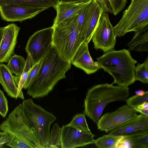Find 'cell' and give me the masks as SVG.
<instances>
[{
	"label": "cell",
	"instance_id": "27",
	"mask_svg": "<svg viewBox=\"0 0 148 148\" xmlns=\"http://www.w3.org/2000/svg\"><path fill=\"white\" fill-rule=\"evenodd\" d=\"M61 127L57 123L53 125L50 132L48 148H61L60 134Z\"/></svg>",
	"mask_w": 148,
	"mask_h": 148
},
{
	"label": "cell",
	"instance_id": "8",
	"mask_svg": "<svg viewBox=\"0 0 148 148\" xmlns=\"http://www.w3.org/2000/svg\"><path fill=\"white\" fill-rule=\"evenodd\" d=\"M116 37L114 27L110 21L108 15L103 11L92 38L94 48L104 53L114 50Z\"/></svg>",
	"mask_w": 148,
	"mask_h": 148
},
{
	"label": "cell",
	"instance_id": "29",
	"mask_svg": "<svg viewBox=\"0 0 148 148\" xmlns=\"http://www.w3.org/2000/svg\"><path fill=\"white\" fill-rule=\"evenodd\" d=\"M42 61V59L34 65L32 66L24 86L23 88L25 89H27L31 82L37 75L40 70Z\"/></svg>",
	"mask_w": 148,
	"mask_h": 148
},
{
	"label": "cell",
	"instance_id": "14",
	"mask_svg": "<svg viewBox=\"0 0 148 148\" xmlns=\"http://www.w3.org/2000/svg\"><path fill=\"white\" fill-rule=\"evenodd\" d=\"M0 44V63L7 62L14 53L20 27L14 23L2 27Z\"/></svg>",
	"mask_w": 148,
	"mask_h": 148
},
{
	"label": "cell",
	"instance_id": "9",
	"mask_svg": "<svg viewBox=\"0 0 148 148\" xmlns=\"http://www.w3.org/2000/svg\"><path fill=\"white\" fill-rule=\"evenodd\" d=\"M53 31L51 26L35 32L29 38L25 50L31 58L32 66L42 59L49 51Z\"/></svg>",
	"mask_w": 148,
	"mask_h": 148
},
{
	"label": "cell",
	"instance_id": "26",
	"mask_svg": "<svg viewBox=\"0 0 148 148\" xmlns=\"http://www.w3.org/2000/svg\"><path fill=\"white\" fill-rule=\"evenodd\" d=\"M135 77L136 80L147 84L148 83V57L144 62L140 64L138 63L135 66Z\"/></svg>",
	"mask_w": 148,
	"mask_h": 148
},
{
	"label": "cell",
	"instance_id": "30",
	"mask_svg": "<svg viewBox=\"0 0 148 148\" xmlns=\"http://www.w3.org/2000/svg\"><path fill=\"white\" fill-rule=\"evenodd\" d=\"M8 102L3 91L0 89V114L5 118L8 112Z\"/></svg>",
	"mask_w": 148,
	"mask_h": 148
},
{
	"label": "cell",
	"instance_id": "1",
	"mask_svg": "<svg viewBox=\"0 0 148 148\" xmlns=\"http://www.w3.org/2000/svg\"><path fill=\"white\" fill-rule=\"evenodd\" d=\"M71 64L61 58L51 46L42 58L38 72L27 88V94L33 98L47 95L58 81L66 77L65 74Z\"/></svg>",
	"mask_w": 148,
	"mask_h": 148
},
{
	"label": "cell",
	"instance_id": "3",
	"mask_svg": "<svg viewBox=\"0 0 148 148\" xmlns=\"http://www.w3.org/2000/svg\"><path fill=\"white\" fill-rule=\"evenodd\" d=\"M97 62L100 69L113 77L112 84L128 87L135 82V65L137 61L133 58L129 50L124 49L108 51L97 58Z\"/></svg>",
	"mask_w": 148,
	"mask_h": 148
},
{
	"label": "cell",
	"instance_id": "37",
	"mask_svg": "<svg viewBox=\"0 0 148 148\" xmlns=\"http://www.w3.org/2000/svg\"><path fill=\"white\" fill-rule=\"evenodd\" d=\"M3 33V28L2 27H0V44L2 36Z\"/></svg>",
	"mask_w": 148,
	"mask_h": 148
},
{
	"label": "cell",
	"instance_id": "15",
	"mask_svg": "<svg viewBox=\"0 0 148 148\" xmlns=\"http://www.w3.org/2000/svg\"><path fill=\"white\" fill-rule=\"evenodd\" d=\"M88 43L83 41L80 44L71 61L75 67L89 75L96 72L100 68L97 62L92 59L88 49Z\"/></svg>",
	"mask_w": 148,
	"mask_h": 148
},
{
	"label": "cell",
	"instance_id": "18",
	"mask_svg": "<svg viewBox=\"0 0 148 148\" xmlns=\"http://www.w3.org/2000/svg\"><path fill=\"white\" fill-rule=\"evenodd\" d=\"M86 3L62 2L59 1L54 8L56 11L57 15L54 20L52 26L76 15Z\"/></svg>",
	"mask_w": 148,
	"mask_h": 148
},
{
	"label": "cell",
	"instance_id": "17",
	"mask_svg": "<svg viewBox=\"0 0 148 148\" xmlns=\"http://www.w3.org/2000/svg\"><path fill=\"white\" fill-rule=\"evenodd\" d=\"M122 136L116 148H148V130Z\"/></svg>",
	"mask_w": 148,
	"mask_h": 148
},
{
	"label": "cell",
	"instance_id": "35",
	"mask_svg": "<svg viewBox=\"0 0 148 148\" xmlns=\"http://www.w3.org/2000/svg\"><path fill=\"white\" fill-rule=\"evenodd\" d=\"M137 112H138L141 114L148 116V110L143 109H139L136 108H134Z\"/></svg>",
	"mask_w": 148,
	"mask_h": 148
},
{
	"label": "cell",
	"instance_id": "31",
	"mask_svg": "<svg viewBox=\"0 0 148 148\" xmlns=\"http://www.w3.org/2000/svg\"><path fill=\"white\" fill-rule=\"evenodd\" d=\"M89 1L84 4L78 11L76 14L78 27L79 33L83 24Z\"/></svg>",
	"mask_w": 148,
	"mask_h": 148
},
{
	"label": "cell",
	"instance_id": "7",
	"mask_svg": "<svg viewBox=\"0 0 148 148\" xmlns=\"http://www.w3.org/2000/svg\"><path fill=\"white\" fill-rule=\"evenodd\" d=\"M148 23V0H131L121 19L114 27L116 37L123 36Z\"/></svg>",
	"mask_w": 148,
	"mask_h": 148
},
{
	"label": "cell",
	"instance_id": "38",
	"mask_svg": "<svg viewBox=\"0 0 148 148\" xmlns=\"http://www.w3.org/2000/svg\"><path fill=\"white\" fill-rule=\"evenodd\" d=\"M1 125L0 124V132H1Z\"/></svg>",
	"mask_w": 148,
	"mask_h": 148
},
{
	"label": "cell",
	"instance_id": "10",
	"mask_svg": "<svg viewBox=\"0 0 148 148\" xmlns=\"http://www.w3.org/2000/svg\"><path fill=\"white\" fill-rule=\"evenodd\" d=\"M133 108L124 105L111 112H108L100 118L97 125L99 130L108 132L126 122L140 115Z\"/></svg>",
	"mask_w": 148,
	"mask_h": 148
},
{
	"label": "cell",
	"instance_id": "33",
	"mask_svg": "<svg viewBox=\"0 0 148 148\" xmlns=\"http://www.w3.org/2000/svg\"><path fill=\"white\" fill-rule=\"evenodd\" d=\"M90 0H60V1L62 2L71 3H86Z\"/></svg>",
	"mask_w": 148,
	"mask_h": 148
},
{
	"label": "cell",
	"instance_id": "5",
	"mask_svg": "<svg viewBox=\"0 0 148 148\" xmlns=\"http://www.w3.org/2000/svg\"><path fill=\"white\" fill-rule=\"evenodd\" d=\"M76 14L52 26L53 31L51 46L61 58L70 63L81 43Z\"/></svg>",
	"mask_w": 148,
	"mask_h": 148
},
{
	"label": "cell",
	"instance_id": "19",
	"mask_svg": "<svg viewBox=\"0 0 148 148\" xmlns=\"http://www.w3.org/2000/svg\"><path fill=\"white\" fill-rule=\"evenodd\" d=\"M132 38L127 46L130 50L144 52L148 50V23L136 29Z\"/></svg>",
	"mask_w": 148,
	"mask_h": 148
},
{
	"label": "cell",
	"instance_id": "11",
	"mask_svg": "<svg viewBox=\"0 0 148 148\" xmlns=\"http://www.w3.org/2000/svg\"><path fill=\"white\" fill-rule=\"evenodd\" d=\"M95 135L67 125L61 127L60 146L61 148H74L83 147L94 144Z\"/></svg>",
	"mask_w": 148,
	"mask_h": 148
},
{
	"label": "cell",
	"instance_id": "34",
	"mask_svg": "<svg viewBox=\"0 0 148 148\" xmlns=\"http://www.w3.org/2000/svg\"><path fill=\"white\" fill-rule=\"evenodd\" d=\"M136 108L139 109L148 110V102H145L139 105Z\"/></svg>",
	"mask_w": 148,
	"mask_h": 148
},
{
	"label": "cell",
	"instance_id": "24",
	"mask_svg": "<svg viewBox=\"0 0 148 148\" xmlns=\"http://www.w3.org/2000/svg\"><path fill=\"white\" fill-rule=\"evenodd\" d=\"M32 62L30 56L27 54L26 63L23 72L20 77L18 86V90L16 99L19 98L24 99L22 91L28 77L30 70L32 66Z\"/></svg>",
	"mask_w": 148,
	"mask_h": 148
},
{
	"label": "cell",
	"instance_id": "2",
	"mask_svg": "<svg viewBox=\"0 0 148 148\" xmlns=\"http://www.w3.org/2000/svg\"><path fill=\"white\" fill-rule=\"evenodd\" d=\"M129 95L128 87L115 86L107 83L95 85L86 92L83 113L97 125L108 103L125 101Z\"/></svg>",
	"mask_w": 148,
	"mask_h": 148
},
{
	"label": "cell",
	"instance_id": "21",
	"mask_svg": "<svg viewBox=\"0 0 148 148\" xmlns=\"http://www.w3.org/2000/svg\"><path fill=\"white\" fill-rule=\"evenodd\" d=\"M59 2V0H0V5L14 4L29 8H54Z\"/></svg>",
	"mask_w": 148,
	"mask_h": 148
},
{
	"label": "cell",
	"instance_id": "4",
	"mask_svg": "<svg viewBox=\"0 0 148 148\" xmlns=\"http://www.w3.org/2000/svg\"><path fill=\"white\" fill-rule=\"evenodd\" d=\"M0 125L1 130L8 135L7 145L12 148H43L25 121L21 103Z\"/></svg>",
	"mask_w": 148,
	"mask_h": 148
},
{
	"label": "cell",
	"instance_id": "22",
	"mask_svg": "<svg viewBox=\"0 0 148 148\" xmlns=\"http://www.w3.org/2000/svg\"><path fill=\"white\" fill-rule=\"evenodd\" d=\"M6 66L12 73L15 75L14 81L18 86L25 66L26 60L23 56L15 54L11 56Z\"/></svg>",
	"mask_w": 148,
	"mask_h": 148
},
{
	"label": "cell",
	"instance_id": "6",
	"mask_svg": "<svg viewBox=\"0 0 148 148\" xmlns=\"http://www.w3.org/2000/svg\"><path fill=\"white\" fill-rule=\"evenodd\" d=\"M21 104L24 116L29 127L43 148H48L50 126L56 117L52 113L35 103L31 98L24 100Z\"/></svg>",
	"mask_w": 148,
	"mask_h": 148
},
{
	"label": "cell",
	"instance_id": "32",
	"mask_svg": "<svg viewBox=\"0 0 148 148\" xmlns=\"http://www.w3.org/2000/svg\"><path fill=\"white\" fill-rule=\"evenodd\" d=\"M95 0L99 4L103 11L112 14L111 8L108 0Z\"/></svg>",
	"mask_w": 148,
	"mask_h": 148
},
{
	"label": "cell",
	"instance_id": "12",
	"mask_svg": "<svg viewBox=\"0 0 148 148\" xmlns=\"http://www.w3.org/2000/svg\"><path fill=\"white\" fill-rule=\"evenodd\" d=\"M46 9L29 8L14 4L0 5V15L2 19L8 22H21L32 18Z\"/></svg>",
	"mask_w": 148,
	"mask_h": 148
},
{
	"label": "cell",
	"instance_id": "25",
	"mask_svg": "<svg viewBox=\"0 0 148 148\" xmlns=\"http://www.w3.org/2000/svg\"><path fill=\"white\" fill-rule=\"evenodd\" d=\"M85 115L83 112L75 115L70 123L66 125L85 132L92 133L86 121Z\"/></svg>",
	"mask_w": 148,
	"mask_h": 148
},
{
	"label": "cell",
	"instance_id": "20",
	"mask_svg": "<svg viewBox=\"0 0 148 148\" xmlns=\"http://www.w3.org/2000/svg\"><path fill=\"white\" fill-rule=\"evenodd\" d=\"M0 83L10 97L16 99L18 86L14 79V76L7 67L3 64H0Z\"/></svg>",
	"mask_w": 148,
	"mask_h": 148
},
{
	"label": "cell",
	"instance_id": "28",
	"mask_svg": "<svg viewBox=\"0 0 148 148\" xmlns=\"http://www.w3.org/2000/svg\"><path fill=\"white\" fill-rule=\"evenodd\" d=\"M125 101L127 105L133 108H136L145 102H148V91H146L143 95H136L127 99Z\"/></svg>",
	"mask_w": 148,
	"mask_h": 148
},
{
	"label": "cell",
	"instance_id": "23",
	"mask_svg": "<svg viewBox=\"0 0 148 148\" xmlns=\"http://www.w3.org/2000/svg\"><path fill=\"white\" fill-rule=\"evenodd\" d=\"M122 137L109 134L103 135L95 140L94 144L99 148H116Z\"/></svg>",
	"mask_w": 148,
	"mask_h": 148
},
{
	"label": "cell",
	"instance_id": "36",
	"mask_svg": "<svg viewBox=\"0 0 148 148\" xmlns=\"http://www.w3.org/2000/svg\"><path fill=\"white\" fill-rule=\"evenodd\" d=\"M145 92L143 90H138L135 92V93L136 95L142 96L145 94Z\"/></svg>",
	"mask_w": 148,
	"mask_h": 148
},
{
	"label": "cell",
	"instance_id": "16",
	"mask_svg": "<svg viewBox=\"0 0 148 148\" xmlns=\"http://www.w3.org/2000/svg\"><path fill=\"white\" fill-rule=\"evenodd\" d=\"M148 130V116L142 114L110 131L108 134L124 136Z\"/></svg>",
	"mask_w": 148,
	"mask_h": 148
},
{
	"label": "cell",
	"instance_id": "13",
	"mask_svg": "<svg viewBox=\"0 0 148 148\" xmlns=\"http://www.w3.org/2000/svg\"><path fill=\"white\" fill-rule=\"evenodd\" d=\"M103 10L95 0L88 2L84 20L79 32L81 42L88 43L92 39L99 18Z\"/></svg>",
	"mask_w": 148,
	"mask_h": 148
}]
</instances>
